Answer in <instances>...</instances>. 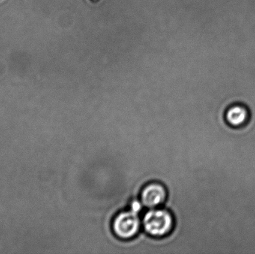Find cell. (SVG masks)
<instances>
[{
	"instance_id": "cell-1",
	"label": "cell",
	"mask_w": 255,
	"mask_h": 254,
	"mask_svg": "<svg viewBox=\"0 0 255 254\" xmlns=\"http://www.w3.org/2000/svg\"><path fill=\"white\" fill-rule=\"evenodd\" d=\"M145 232L156 238H162L170 234L175 225L173 216L165 209H150L142 221Z\"/></svg>"
},
{
	"instance_id": "cell-2",
	"label": "cell",
	"mask_w": 255,
	"mask_h": 254,
	"mask_svg": "<svg viewBox=\"0 0 255 254\" xmlns=\"http://www.w3.org/2000/svg\"><path fill=\"white\" fill-rule=\"evenodd\" d=\"M142 221L139 213L130 209L118 213L112 221V231L118 238L128 240L133 238L140 231Z\"/></svg>"
},
{
	"instance_id": "cell-3",
	"label": "cell",
	"mask_w": 255,
	"mask_h": 254,
	"mask_svg": "<svg viewBox=\"0 0 255 254\" xmlns=\"http://www.w3.org/2000/svg\"><path fill=\"white\" fill-rule=\"evenodd\" d=\"M167 198V191L162 183L152 182L144 186L141 191L140 201L148 209L157 208L163 205Z\"/></svg>"
},
{
	"instance_id": "cell-4",
	"label": "cell",
	"mask_w": 255,
	"mask_h": 254,
	"mask_svg": "<svg viewBox=\"0 0 255 254\" xmlns=\"http://www.w3.org/2000/svg\"><path fill=\"white\" fill-rule=\"evenodd\" d=\"M226 119L232 127H241L247 123L249 119V111L245 106L234 104L226 113Z\"/></svg>"
}]
</instances>
